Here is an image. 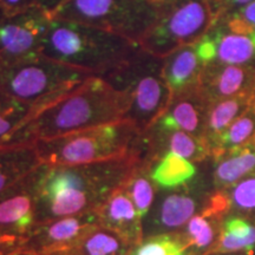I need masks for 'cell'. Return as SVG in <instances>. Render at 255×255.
Returning <instances> with one entry per match:
<instances>
[{
    "mask_svg": "<svg viewBox=\"0 0 255 255\" xmlns=\"http://www.w3.org/2000/svg\"><path fill=\"white\" fill-rule=\"evenodd\" d=\"M129 255H187V252L176 233H173L144 238Z\"/></svg>",
    "mask_w": 255,
    "mask_h": 255,
    "instance_id": "obj_30",
    "label": "cell"
},
{
    "mask_svg": "<svg viewBox=\"0 0 255 255\" xmlns=\"http://www.w3.org/2000/svg\"><path fill=\"white\" fill-rule=\"evenodd\" d=\"M158 6L149 0H65L51 18L94 26L141 43L157 17Z\"/></svg>",
    "mask_w": 255,
    "mask_h": 255,
    "instance_id": "obj_7",
    "label": "cell"
},
{
    "mask_svg": "<svg viewBox=\"0 0 255 255\" xmlns=\"http://www.w3.org/2000/svg\"><path fill=\"white\" fill-rule=\"evenodd\" d=\"M157 6L155 23L139 45L158 58L197 43L214 23L207 0H162Z\"/></svg>",
    "mask_w": 255,
    "mask_h": 255,
    "instance_id": "obj_8",
    "label": "cell"
},
{
    "mask_svg": "<svg viewBox=\"0 0 255 255\" xmlns=\"http://www.w3.org/2000/svg\"><path fill=\"white\" fill-rule=\"evenodd\" d=\"M233 31L252 33L255 31V0H252L234 13L221 17Z\"/></svg>",
    "mask_w": 255,
    "mask_h": 255,
    "instance_id": "obj_31",
    "label": "cell"
},
{
    "mask_svg": "<svg viewBox=\"0 0 255 255\" xmlns=\"http://www.w3.org/2000/svg\"><path fill=\"white\" fill-rule=\"evenodd\" d=\"M141 51L138 43L111 32L51 18L41 57L102 76Z\"/></svg>",
    "mask_w": 255,
    "mask_h": 255,
    "instance_id": "obj_3",
    "label": "cell"
},
{
    "mask_svg": "<svg viewBox=\"0 0 255 255\" xmlns=\"http://www.w3.org/2000/svg\"><path fill=\"white\" fill-rule=\"evenodd\" d=\"M97 225L96 210L37 223L24 237L21 253L51 254L65 250Z\"/></svg>",
    "mask_w": 255,
    "mask_h": 255,
    "instance_id": "obj_11",
    "label": "cell"
},
{
    "mask_svg": "<svg viewBox=\"0 0 255 255\" xmlns=\"http://www.w3.org/2000/svg\"><path fill=\"white\" fill-rule=\"evenodd\" d=\"M208 255H250V254H242V253H210Z\"/></svg>",
    "mask_w": 255,
    "mask_h": 255,
    "instance_id": "obj_36",
    "label": "cell"
},
{
    "mask_svg": "<svg viewBox=\"0 0 255 255\" xmlns=\"http://www.w3.org/2000/svg\"><path fill=\"white\" fill-rule=\"evenodd\" d=\"M64 1L65 0H36L37 5L45 9L46 12H49V14L52 13L53 11H56Z\"/></svg>",
    "mask_w": 255,
    "mask_h": 255,
    "instance_id": "obj_35",
    "label": "cell"
},
{
    "mask_svg": "<svg viewBox=\"0 0 255 255\" xmlns=\"http://www.w3.org/2000/svg\"><path fill=\"white\" fill-rule=\"evenodd\" d=\"M50 103L31 105L0 95V148L34 115Z\"/></svg>",
    "mask_w": 255,
    "mask_h": 255,
    "instance_id": "obj_26",
    "label": "cell"
},
{
    "mask_svg": "<svg viewBox=\"0 0 255 255\" xmlns=\"http://www.w3.org/2000/svg\"><path fill=\"white\" fill-rule=\"evenodd\" d=\"M206 38L213 47L212 63L255 68V31H233L222 19H215Z\"/></svg>",
    "mask_w": 255,
    "mask_h": 255,
    "instance_id": "obj_14",
    "label": "cell"
},
{
    "mask_svg": "<svg viewBox=\"0 0 255 255\" xmlns=\"http://www.w3.org/2000/svg\"><path fill=\"white\" fill-rule=\"evenodd\" d=\"M128 107L129 102L124 92L115 89L102 76H91L43 108L4 146L33 144L119 122L126 119Z\"/></svg>",
    "mask_w": 255,
    "mask_h": 255,
    "instance_id": "obj_2",
    "label": "cell"
},
{
    "mask_svg": "<svg viewBox=\"0 0 255 255\" xmlns=\"http://www.w3.org/2000/svg\"><path fill=\"white\" fill-rule=\"evenodd\" d=\"M213 190L210 169L208 173L200 171L181 186L158 188L154 205L143 219V237L180 232L191 218L205 209Z\"/></svg>",
    "mask_w": 255,
    "mask_h": 255,
    "instance_id": "obj_9",
    "label": "cell"
},
{
    "mask_svg": "<svg viewBox=\"0 0 255 255\" xmlns=\"http://www.w3.org/2000/svg\"><path fill=\"white\" fill-rule=\"evenodd\" d=\"M51 15L39 6L0 23V65L26 62L41 57V47L49 31Z\"/></svg>",
    "mask_w": 255,
    "mask_h": 255,
    "instance_id": "obj_10",
    "label": "cell"
},
{
    "mask_svg": "<svg viewBox=\"0 0 255 255\" xmlns=\"http://www.w3.org/2000/svg\"><path fill=\"white\" fill-rule=\"evenodd\" d=\"M100 225L110 229L123 238L131 246H136L143 240V220L127 191L116 190L97 210Z\"/></svg>",
    "mask_w": 255,
    "mask_h": 255,
    "instance_id": "obj_17",
    "label": "cell"
},
{
    "mask_svg": "<svg viewBox=\"0 0 255 255\" xmlns=\"http://www.w3.org/2000/svg\"><path fill=\"white\" fill-rule=\"evenodd\" d=\"M213 253L255 255V219L238 214L226 215Z\"/></svg>",
    "mask_w": 255,
    "mask_h": 255,
    "instance_id": "obj_24",
    "label": "cell"
},
{
    "mask_svg": "<svg viewBox=\"0 0 255 255\" xmlns=\"http://www.w3.org/2000/svg\"><path fill=\"white\" fill-rule=\"evenodd\" d=\"M200 173L197 163L173 152L150 161V176L158 188H174L184 184Z\"/></svg>",
    "mask_w": 255,
    "mask_h": 255,
    "instance_id": "obj_25",
    "label": "cell"
},
{
    "mask_svg": "<svg viewBox=\"0 0 255 255\" xmlns=\"http://www.w3.org/2000/svg\"><path fill=\"white\" fill-rule=\"evenodd\" d=\"M255 68L222 64H207L201 75L199 89L209 103L242 94H252Z\"/></svg>",
    "mask_w": 255,
    "mask_h": 255,
    "instance_id": "obj_12",
    "label": "cell"
},
{
    "mask_svg": "<svg viewBox=\"0 0 255 255\" xmlns=\"http://www.w3.org/2000/svg\"><path fill=\"white\" fill-rule=\"evenodd\" d=\"M163 58L142 50L116 69L102 75L115 89L127 95L126 119L146 132L167 110L173 98L162 75Z\"/></svg>",
    "mask_w": 255,
    "mask_h": 255,
    "instance_id": "obj_5",
    "label": "cell"
},
{
    "mask_svg": "<svg viewBox=\"0 0 255 255\" xmlns=\"http://www.w3.org/2000/svg\"><path fill=\"white\" fill-rule=\"evenodd\" d=\"M205 66L195 43L180 47L164 57L162 75L171 94L177 96L199 89Z\"/></svg>",
    "mask_w": 255,
    "mask_h": 255,
    "instance_id": "obj_18",
    "label": "cell"
},
{
    "mask_svg": "<svg viewBox=\"0 0 255 255\" xmlns=\"http://www.w3.org/2000/svg\"><path fill=\"white\" fill-rule=\"evenodd\" d=\"M149 161L146 146L122 157L91 163H43L32 174L36 225L95 212Z\"/></svg>",
    "mask_w": 255,
    "mask_h": 255,
    "instance_id": "obj_1",
    "label": "cell"
},
{
    "mask_svg": "<svg viewBox=\"0 0 255 255\" xmlns=\"http://www.w3.org/2000/svg\"><path fill=\"white\" fill-rule=\"evenodd\" d=\"M132 247L117 233L97 225L72 246L49 255H129Z\"/></svg>",
    "mask_w": 255,
    "mask_h": 255,
    "instance_id": "obj_23",
    "label": "cell"
},
{
    "mask_svg": "<svg viewBox=\"0 0 255 255\" xmlns=\"http://www.w3.org/2000/svg\"><path fill=\"white\" fill-rule=\"evenodd\" d=\"M45 164H79L122 157L148 146L145 132L119 121L33 143Z\"/></svg>",
    "mask_w": 255,
    "mask_h": 255,
    "instance_id": "obj_4",
    "label": "cell"
},
{
    "mask_svg": "<svg viewBox=\"0 0 255 255\" xmlns=\"http://www.w3.org/2000/svg\"><path fill=\"white\" fill-rule=\"evenodd\" d=\"M5 18V15H4V13H2V11H1V8H0V23H1V20L2 19Z\"/></svg>",
    "mask_w": 255,
    "mask_h": 255,
    "instance_id": "obj_39",
    "label": "cell"
},
{
    "mask_svg": "<svg viewBox=\"0 0 255 255\" xmlns=\"http://www.w3.org/2000/svg\"><path fill=\"white\" fill-rule=\"evenodd\" d=\"M41 164L33 144L0 148V194L27 178Z\"/></svg>",
    "mask_w": 255,
    "mask_h": 255,
    "instance_id": "obj_21",
    "label": "cell"
},
{
    "mask_svg": "<svg viewBox=\"0 0 255 255\" xmlns=\"http://www.w3.org/2000/svg\"><path fill=\"white\" fill-rule=\"evenodd\" d=\"M6 235H11V234H8V233H6L5 231H2V229H0V238L6 237Z\"/></svg>",
    "mask_w": 255,
    "mask_h": 255,
    "instance_id": "obj_37",
    "label": "cell"
},
{
    "mask_svg": "<svg viewBox=\"0 0 255 255\" xmlns=\"http://www.w3.org/2000/svg\"><path fill=\"white\" fill-rule=\"evenodd\" d=\"M214 190L227 189L255 170V143L210 157Z\"/></svg>",
    "mask_w": 255,
    "mask_h": 255,
    "instance_id": "obj_19",
    "label": "cell"
},
{
    "mask_svg": "<svg viewBox=\"0 0 255 255\" xmlns=\"http://www.w3.org/2000/svg\"><path fill=\"white\" fill-rule=\"evenodd\" d=\"M222 190L228 202V214L255 219V170Z\"/></svg>",
    "mask_w": 255,
    "mask_h": 255,
    "instance_id": "obj_29",
    "label": "cell"
},
{
    "mask_svg": "<svg viewBox=\"0 0 255 255\" xmlns=\"http://www.w3.org/2000/svg\"><path fill=\"white\" fill-rule=\"evenodd\" d=\"M255 143V103L238 117L220 137L212 156ZM210 156V157H212Z\"/></svg>",
    "mask_w": 255,
    "mask_h": 255,
    "instance_id": "obj_28",
    "label": "cell"
},
{
    "mask_svg": "<svg viewBox=\"0 0 255 255\" xmlns=\"http://www.w3.org/2000/svg\"><path fill=\"white\" fill-rule=\"evenodd\" d=\"M91 76L97 75L38 57L11 65H0V95L31 105L45 104Z\"/></svg>",
    "mask_w": 255,
    "mask_h": 255,
    "instance_id": "obj_6",
    "label": "cell"
},
{
    "mask_svg": "<svg viewBox=\"0 0 255 255\" xmlns=\"http://www.w3.org/2000/svg\"><path fill=\"white\" fill-rule=\"evenodd\" d=\"M36 225L32 175L0 194V229L25 237Z\"/></svg>",
    "mask_w": 255,
    "mask_h": 255,
    "instance_id": "obj_13",
    "label": "cell"
},
{
    "mask_svg": "<svg viewBox=\"0 0 255 255\" xmlns=\"http://www.w3.org/2000/svg\"><path fill=\"white\" fill-rule=\"evenodd\" d=\"M149 1H152V2H156V4H157V2H159V1H162V0H149Z\"/></svg>",
    "mask_w": 255,
    "mask_h": 255,
    "instance_id": "obj_41",
    "label": "cell"
},
{
    "mask_svg": "<svg viewBox=\"0 0 255 255\" xmlns=\"http://www.w3.org/2000/svg\"><path fill=\"white\" fill-rule=\"evenodd\" d=\"M33 6H37L36 0H0V8L5 17L23 13Z\"/></svg>",
    "mask_w": 255,
    "mask_h": 255,
    "instance_id": "obj_33",
    "label": "cell"
},
{
    "mask_svg": "<svg viewBox=\"0 0 255 255\" xmlns=\"http://www.w3.org/2000/svg\"><path fill=\"white\" fill-rule=\"evenodd\" d=\"M24 237L6 235L0 238V255H18L23 251Z\"/></svg>",
    "mask_w": 255,
    "mask_h": 255,
    "instance_id": "obj_34",
    "label": "cell"
},
{
    "mask_svg": "<svg viewBox=\"0 0 255 255\" xmlns=\"http://www.w3.org/2000/svg\"><path fill=\"white\" fill-rule=\"evenodd\" d=\"M209 104L200 89L173 96L167 110L154 126L162 129L181 130L203 138Z\"/></svg>",
    "mask_w": 255,
    "mask_h": 255,
    "instance_id": "obj_15",
    "label": "cell"
},
{
    "mask_svg": "<svg viewBox=\"0 0 255 255\" xmlns=\"http://www.w3.org/2000/svg\"><path fill=\"white\" fill-rule=\"evenodd\" d=\"M252 0H207L214 20L237 12Z\"/></svg>",
    "mask_w": 255,
    "mask_h": 255,
    "instance_id": "obj_32",
    "label": "cell"
},
{
    "mask_svg": "<svg viewBox=\"0 0 255 255\" xmlns=\"http://www.w3.org/2000/svg\"><path fill=\"white\" fill-rule=\"evenodd\" d=\"M18 255H49V254H31V253H20Z\"/></svg>",
    "mask_w": 255,
    "mask_h": 255,
    "instance_id": "obj_40",
    "label": "cell"
},
{
    "mask_svg": "<svg viewBox=\"0 0 255 255\" xmlns=\"http://www.w3.org/2000/svg\"><path fill=\"white\" fill-rule=\"evenodd\" d=\"M145 137L150 161L167 152H173L197 164L210 158V151L203 138L186 131L152 126L145 132Z\"/></svg>",
    "mask_w": 255,
    "mask_h": 255,
    "instance_id": "obj_16",
    "label": "cell"
},
{
    "mask_svg": "<svg viewBox=\"0 0 255 255\" xmlns=\"http://www.w3.org/2000/svg\"><path fill=\"white\" fill-rule=\"evenodd\" d=\"M223 218L225 216L205 208L176 233L187 255H208L213 253L219 241Z\"/></svg>",
    "mask_w": 255,
    "mask_h": 255,
    "instance_id": "obj_20",
    "label": "cell"
},
{
    "mask_svg": "<svg viewBox=\"0 0 255 255\" xmlns=\"http://www.w3.org/2000/svg\"><path fill=\"white\" fill-rule=\"evenodd\" d=\"M253 103L252 94H242L226 100L216 101L209 104L207 111L206 127L203 132V141L208 146L210 156L215 150L220 137L227 130V128L238 117L246 111Z\"/></svg>",
    "mask_w": 255,
    "mask_h": 255,
    "instance_id": "obj_22",
    "label": "cell"
},
{
    "mask_svg": "<svg viewBox=\"0 0 255 255\" xmlns=\"http://www.w3.org/2000/svg\"><path fill=\"white\" fill-rule=\"evenodd\" d=\"M252 96H253V102L255 103V79H254V87H253V92H252Z\"/></svg>",
    "mask_w": 255,
    "mask_h": 255,
    "instance_id": "obj_38",
    "label": "cell"
},
{
    "mask_svg": "<svg viewBox=\"0 0 255 255\" xmlns=\"http://www.w3.org/2000/svg\"><path fill=\"white\" fill-rule=\"evenodd\" d=\"M142 220L150 212L158 187L150 176V161L137 169L123 186Z\"/></svg>",
    "mask_w": 255,
    "mask_h": 255,
    "instance_id": "obj_27",
    "label": "cell"
}]
</instances>
